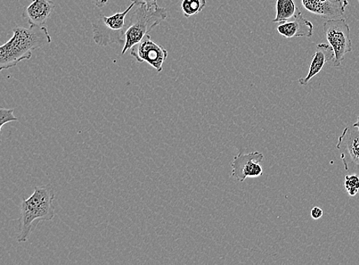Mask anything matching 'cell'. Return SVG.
Wrapping results in <instances>:
<instances>
[{
    "label": "cell",
    "mask_w": 359,
    "mask_h": 265,
    "mask_svg": "<svg viewBox=\"0 0 359 265\" xmlns=\"http://www.w3.org/2000/svg\"><path fill=\"white\" fill-rule=\"evenodd\" d=\"M345 188L351 196H355L359 192V177L356 175H349L346 177Z\"/></svg>",
    "instance_id": "obj_15"
},
{
    "label": "cell",
    "mask_w": 359,
    "mask_h": 265,
    "mask_svg": "<svg viewBox=\"0 0 359 265\" xmlns=\"http://www.w3.org/2000/svg\"><path fill=\"white\" fill-rule=\"evenodd\" d=\"M264 155L258 152L246 155H239L232 163V176L237 180L243 182L246 178H256L264 175L261 162Z\"/></svg>",
    "instance_id": "obj_8"
},
{
    "label": "cell",
    "mask_w": 359,
    "mask_h": 265,
    "mask_svg": "<svg viewBox=\"0 0 359 265\" xmlns=\"http://www.w3.org/2000/svg\"><path fill=\"white\" fill-rule=\"evenodd\" d=\"M134 3L126 10L111 16L100 15L92 21L93 39L96 45L107 47L112 44L124 45L127 27V15L134 9Z\"/></svg>",
    "instance_id": "obj_4"
},
{
    "label": "cell",
    "mask_w": 359,
    "mask_h": 265,
    "mask_svg": "<svg viewBox=\"0 0 359 265\" xmlns=\"http://www.w3.org/2000/svg\"><path fill=\"white\" fill-rule=\"evenodd\" d=\"M130 1L136 6H144L148 7V9L159 6L158 0H130Z\"/></svg>",
    "instance_id": "obj_17"
},
{
    "label": "cell",
    "mask_w": 359,
    "mask_h": 265,
    "mask_svg": "<svg viewBox=\"0 0 359 265\" xmlns=\"http://www.w3.org/2000/svg\"><path fill=\"white\" fill-rule=\"evenodd\" d=\"M167 18L166 8L157 6L148 9L144 6H138L127 22L125 41L121 55H125L129 50L141 43L150 31Z\"/></svg>",
    "instance_id": "obj_3"
},
{
    "label": "cell",
    "mask_w": 359,
    "mask_h": 265,
    "mask_svg": "<svg viewBox=\"0 0 359 265\" xmlns=\"http://www.w3.org/2000/svg\"><path fill=\"white\" fill-rule=\"evenodd\" d=\"M109 0H94V3L97 7L102 8L107 5Z\"/></svg>",
    "instance_id": "obj_19"
},
{
    "label": "cell",
    "mask_w": 359,
    "mask_h": 265,
    "mask_svg": "<svg viewBox=\"0 0 359 265\" xmlns=\"http://www.w3.org/2000/svg\"><path fill=\"white\" fill-rule=\"evenodd\" d=\"M55 7L52 0H31V3L23 10L22 18L27 21L29 26L44 27Z\"/></svg>",
    "instance_id": "obj_10"
},
{
    "label": "cell",
    "mask_w": 359,
    "mask_h": 265,
    "mask_svg": "<svg viewBox=\"0 0 359 265\" xmlns=\"http://www.w3.org/2000/svg\"><path fill=\"white\" fill-rule=\"evenodd\" d=\"M310 215L314 220H319L323 216V210L320 207L315 206L310 212Z\"/></svg>",
    "instance_id": "obj_18"
},
{
    "label": "cell",
    "mask_w": 359,
    "mask_h": 265,
    "mask_svg": "<svg viewBox=\"0 0 359 265\" xmlns=\"http://www.w3.org/2000/svg\"><path fill=\"white\" fill-rule=\"evenodd\" d=\"M130 55L139 63H148L158 73L162 72L163 64L168 57L167 50L155 43L150 35H146L141 43L130 49Z\"/></svg>",
    "instance_id": "obj_7"
},
{
    "label": "cell",
    "mask_w": 359,
    "mask_h": 265,
    "mask_svg": "<svg viewBox=\"0 0 359 265\" xmlns=\"http://www.w3.org/2000/svg\"><path fill=\"white\" fill-rule=\"evenodd\" d=\"M55 192L51 185L38 186L28 199L21 203L20 243H27L41 221H51L55 217Z\"/></svg>",
    "instance_id": "obj_2"
},
{
    "label": "cell",
    "mask_w": 359,
    "mask_h": 265,
    "mask_svg": "<svg viewBox=\"0 0 359 265\" xmlns=\"http://www.w3.org/2000/svg\"><path fill=\"white\" fill-rule=\"evenodd\" d=\"M207 0H183L181 9L185 18L200 13L205 9Z\"/></svg>",
    "instance_id": "obj_14"
},
{
    "label": "cell",
    "mask_w": 359,
    "mask_h": 265,
    "mask_svg": "<svg viewBox=\"0 0 359 265\" xmlns=\"http://www.w3.org/2000/svg\"><path fill=\"white\" fill-rule=\"evenodd\" d=\"M302 15L295 0H276V16L273 22H284Z\"/></svg>",
    "instance_id": "obj_13"
},
{
    "label": "cell",
    "mask_w": 359,
    "mask_h": 265,
    "mask_svg": "<svg viewBox=\"0 0 359 265\" xmlns=\"http://www.w3.org/2000/svg\"><path fill=\"white\" fill-rule=\"evenodd\" d=\"M358 1L359 2V0H358Z\"/></svg>",
    "instance_id": "obj_21"
},
{
    "label": "cell",
    "mask_w": 359,
    "mask_h": 265,
    "mask_svg": "<svg viewBox=\"0 0 359 265\" xmlns=\"http://www.w3.org/2000/svg\"><path fill=\"white\" fill-rule=\"evenodd\" d=\"M337 148L345 170L359 177V130L346 127L339 138Z\"/></svg>",
    "instance_id": "obj_6"
},
{
    "label": "cell",
    "mask_w": 359,
    "mask_h": 265,
    "mask_svg": "<svg viewBox=\"0 0 359 265\" xmlns=\"http://www.w3.org/2000/svg\"><path fill=\"white\" fill-rule=\"evenodd\" d=\"M353 127L357 128L359 130V117L357 119V122L353 124Z\"/></svg>",
    "instance_id": "obj_20"
},
{
    "label": "cell",
    "mask_w": 359,
    "mask_h": 265,
    "mask_svg": "<svg viewBox=\"0 0 359 265\" xmlns=\"http://www.w3.org/2000/svg\"><path fill=\"white\" fill-rule=\"evenodd\" d=\"M314 30L313 23L303 17L302 15L293 19V21L281 22L276 27L279 34L286 38H310L314 34Z\"/></svg>",
    "instance_id": "obj_12"
},
{
    "label": "cell",
    "mask_w": 359,
    "mask_h": 265,
    "mask_svg": "<svg viewBox=\"0 0 359 265\" xmlns=\"http://www.w3.org/2000/svg\"><path fill=\"white\" fill-rule=\"evenodd\" d=\"M304 9L325 20L341 19L344 15L348 0H301Z\"/></svg>",
    "instance_id": "obj_9"
},
{
    "label": "cell",
    "mask_w": 359,
    "mask_h": 265,
    "mask_svg": "<svg viewBox=\"0 0 359 265\" xmlns=\"http://www.w3.org/2000/svg\"><path fill=\"white\" fill-rule=\"evenodd\" d=\"M13 36L0 47V70H9L29 60L34 50L51 44L52 37L44 27H15Z\"/></svg>",
    "instance_id": "obj_1"
},
{
    "label": "cell",
    "mask_w": 359,
    "mask_h": 265,
    "mask_svg": "<svg viewBox=\"0 0 359 265\" xmlns=\"http://www.w3.org/2000/svg\"><path fill=\"white\" fill-rule=\"evenodd\" d=\"M323 33L335 52L333 66L339 67L346 55L353 52L349 26L345 19L329 20L323 24Z\"/></svg>",
    "instance_id": "obj_5"
},
{
    "label": "cell",
    "mask_w": 359,
    "mask_h": 265,
    "mask_svg": "<svg viewBox=\"0 0 359 265\" xmlns=\"http://www.w3.org/2000/svg\"><path fill=\"white\" fill-rule=\"evenodd\" d=\"M19 119L14 115V109H0V131H2L3 127L6 124L13 122H18Z\"/></svg>",
    "instance_id": "obj_16"
},
{
    "label": "cell",
    "mask_w": 359,
    "mask_h": 265,
    "mask_svg": "<svg viewBox=\"0 0 359 265\" xmlns=\"http://www.w3.org/2000/svg\"><path fill=\"white\" fill-rule=\"evenodd\" d=\"M334 57L335 52L330 45H317L307 76L304 78H300L299 84L302 86L307 85L310 80L323 71L326 63L333 61Z\"/></svg>",
    "instance_id": "obj_11"
}]
</instances>
